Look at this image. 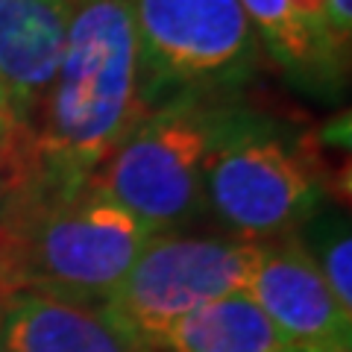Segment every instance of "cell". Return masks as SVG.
<instances>
[{"label":"cell","mask_w":352,"mask_h":352,"mask_svg":"<svg viewBox=\"0 0 352 352\" xmlns=\"http://www.w3.org/2000/svg\"><path fill=\"white\" fill-rule=\"evenodd\" d=\"M338 182L317 129L247 91L220 124L206 168L203 208L223 235L267 241L294 235L320 206L340 203Z\"/></svg>","instance_id":"7a4b0ae2"},{"label":"cell","mask_w":352,"mask_h":352,"mask_svg":"<svg viewBox=\"0 0 352 352\" xmlns=\"http://www.w3.org/2000/svg\"><path fill=\"white\" fill-rule=\"evenodd\" d=\"M0 352H6V346H3V338H0Z\"/></svg>","instance_id":"e0dca14e"},{"label":"cell","mask_w":352,"mask_h":352,"mask_svg":"<svg viewBox=\"0 0 352 352\" xmlns=\"http://www.w3.org/2000/svg\"><path fill=\"white\" fill-rule=\"evenodd\" d=\"M250 241L232 235H153L115 291L100 302L141 346H150L194 308L247 285Z\"/></svg>","instance_id":"8992f818"},{"label":"cell","mask_w":352,"mask_h":352,"mask_svg":"<svg viewBox=\"0 0 352 352\" xmlns=\"http://www.w3.org/2000/svg\"><path fill=\"white\" fill-rule=\"evenodd\" d=\"M314 352H352V340H346V344H335V346H323V349H314Z\"/></svg>","instance_id":"2e32d148"},{"label":"cell","mask_w":352,"mask_h":352,"mask_svg":"<svg viewBox=\"0 0 352 352\" xmlns=\"http://www.w3.org/2000/svg\"><path fill=\"white\" fill-rule=\"evenodd\" d=\"M326 30L340 56L349 59L352 41V0H326Z\"/></svg>","instance_id":"5bb4252c"},{"label":"cell","mask_w":352,"mask_h":352,"mask_svg":"<svg viewBox=\"0 0 352 352\" xmlns=\"http://www.w3.org/2000/svg\"><path fill=\"white\" fill-rule=\"evenodd\" d=\"M150 238L91 185L65 194L32 182L0 217V296L32 291L103 302Z\"/></svg>","instance_id":"3957f363"},{"label":"cell","mask_w":352,"mask_h":352,"mask_svg":"<svg viewBox=\"0 0 352 352\" xmlns=\"http://www.w3.org/2000/svg\"><path fill=\"white\" fill-rule=\"evenodd\" d=\"M0 115H3V112H0Z\"/></svg>","instance_id":"ac0fdd59"},{"label":"cell","mask_w":352,"mask_h":352,"mask_svg":"<svg viewBox=\"0 0 352 352\" xmlns=\"http://www.w3.org/2000/svg\"><path fill=\"white\" fill-rule=\"evenodd\" d=\"M141 112L179 97L247 94L267 65L238 0H129Z\"/></svg>","instance_id":"277c9868"},{"label":"cell","mask_w":352,"mask_h":352,"mask_svg":"<svg viewBox=\"0 0 352 352\" xmlns=\"http://www.w3.org/2000/svg\"><path fill=\"white\" fill-rule=\"evenodd\" d=\"M244 294L261 308L291 352H314L352 340V314L338 305L296 235L250 241Z\"/></svg>","instance_id":"52a82bcc"},{"label":"cell","mask_w":352,"mask_h":352,"mask_svg":"<svg viewBox=\"0 0 352 352\" xmlns=\"http://www.w3.org/2000/svg\"><path fill=\"white\" fill-rule=\"evenodd\" d=\"M238 97H179L150 109L88 185L141 220L153 235L194 226L206 214L208 156Z\"/></svg>","instance_id":"5b68a950"},{"label":"cell","mask_w":352,"mask_h":352,"mask_svg":"<svg viewBox=\"0 0 352 352\" xmlns=\"http://www.w3.org/2000/svg\"><path fill=\"white\" fill-rule=\"evenodd\" d=\"M6 352H147L100 302L50 294L0 296Z\"/></svg>","instance_id":"9c48e42d"},{"label":"cell","mask_w":352,"mask_h":352,"mask_svg":"<svg viewBox=\"0 0 352 352\" xmlns=\"http://www.w3.org/2000/svg\"><path fill=\"white\" fill-rule=\"evenodd\" d=\"M296 241L346 314H352V226L340 203H326L296 229Z\"/></svg>","instance_id":"7c38bea8"},{"label":"cell","mask_w":352,"mask_h":352,"mask_svg":"<svg viewBox=\"0 0 352 352\" xmlns=\"http://www.w3.org/2000/svg\"><path fill=\"white\" fill-rule=\"evenodd\" d=\"M38 176L32 132L0 115V217L24 197Z\"/></svg>","instance_id":"4fadbf2b"},{"label":"cell","mask_w":352,"mask_h":352,"mask_svg":"<svg viewBox=\"0 0 352 352\" xmlns=\"http://www.w3.org/2000/svg\"><path fill=\"white\" fill-rule=\"evenodd\" d=\"M150 352H291V346L241 291L179 317Z\"/></svg>","instance_id":"8fae6325"},{"label":"cell","mask_w":352,"mask_h":352,"mask_svg":"<svg viewBox=\"0 0 352 352\" xmlns=\"http://www.w3.org/2000/svg\"><path fill=\"white\" fill-rule=\"evenodd\" d=\"M141 115L129 0H71L59 68L30 129L36 182L85 188Z\"/></svg>","instance_id":"6da1fadb"},{"label":"cell","mask_w":352,"mask_h":352,"mask_svg":"<svg viewBox=\"0 0 352 352\" xmlns=\"http://www.w3.org/2000/svg\"><path fill=\"white\" fill-rule=\"evenodd\" d=\"M264 47V56L294 85L317 97H338L344 91L349 62L335 47L308 30L296 15L294 0H238Z\"/></svg>","instance_id":"30bf717a"},{"label":"cell","mask_w":352,"mask_h":352,"mask_svg":"<svg viewBox=\"0 0 352 352\" xmlns=\"http://www.w3.org/2000/svg\"><path fill=\"white\" fill-rule=\"evenodd\" d=\"M71 0H3L0 3V82L15 124L32 129L56 76Z\"/></svg>","instance_id":"ba28073f"},{"label":"cell","mask_w":352,"mask_h":352,"mask_svg":"<svg viewBox=\"0 0 352 352\" xmlns=\"http://www.w3.org/2000/svg\"><path fill=\"white\" fill-rule=\"evenodd\" d=\"M0 112H3L6 118H12V109H9V97H6L3 82H0ZM12 120H15V118H12Z\"/></svg>","instance_id":"9a60e30c"}]
</instances>
